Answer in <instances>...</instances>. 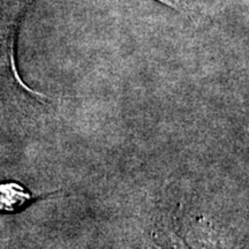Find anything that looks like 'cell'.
Here are the masks:
<instances>
[{
    "instance_id": "obj_1",
    "label": "cell",
    "mask_w": 249,
    "mask_h": 249,
    "mask_svg": "<svg viewBox=\"0 0 249 249\" xmlns=\"http://www.w3.org/2000/svg\"><path fill=\"white\" fill-rule=\"evenodd\" d=\"M33 1L0 0V91L33 93L18 79L14 62L18 30Z\"/></svg>"
},
{
    "instance_id": "obj_2",
    "label": "cell",
    "mask_w": 249,
    "mask_h": 249,
    "mask_svg": "<svg viewBox=\"0 0 249 249\" xmlns=\"http://www.w3.org/2000/svg\"><path fill=\"white\" fill-rule=\"evenodd\" d=\"M48 194H35L21 183L8 181L0 183V213H17L26 209L28 205L46 197Z\"/></svg>"
}]
</instances>
